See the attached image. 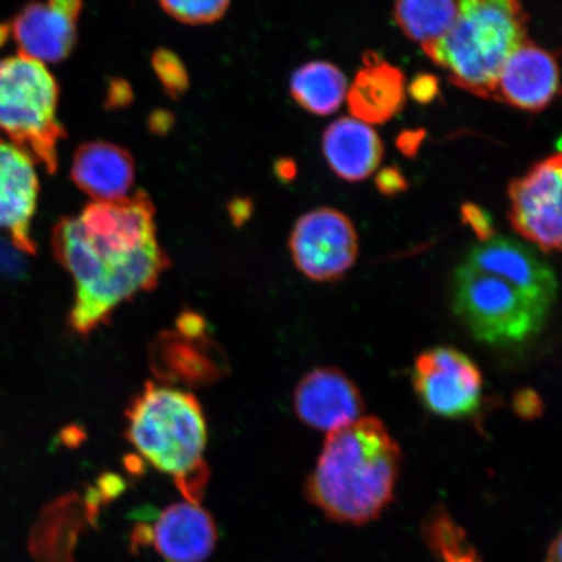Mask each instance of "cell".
Here are the masks:
<instances>
[{
  "instance_id": "7402d4cb",
  "label": "cell",
  "mask_w": 562,
  "mask_h": 562,
  "mask_svg": "<svg viewBox=\"0 0 562 562\" xmlns=\"http://www.w3.org/2000/svg\"><path fill=\"white\" fill-rule=\"evenodd\" d=\"M426 542L442 562H482L465 531L446 510L434 512L425 524Z\"/></svg>"
},
{
  "instance_id": "ac0fdd59",
  "label": "cell",
  "mask_w": 562,
  "mask_h": 562,
  "mask_svg": "<svg viewBox=\"0 0 562 562\" xmlns=\"http://www.w3.org/2000/svg\"><path fill=\"white\" fill-rule=\"evenodd\" d=\"M348 105L357 121L383 124L404 109L405 76L374 53L363 56V68L348 91Z\"/></svg>"
},
{
  "instance_id": "52a82bcc",
  "label": "cell",
  "mask_w": 562,
  "mask_h": 562,
  "mask_svg": "<svg viewBox=\"0 0 562 562\" xmlns=\"http://www.w3.org/2000/svg\"><path fill=\"white\" fill-rule=\"evenodd\" d=\"M150 361L160 381L170 384L207 385L227 372L206 321L194 312L180 314L175 327L157 337Z\"/></svg>"
},
{
  "instance_id": "4316f807",
  "label": "cell",
  "mask_w": 562,
  "mask_h": 562,
  "mask_svg": "<svg viewBox=\"0 0 562 562\" xmlns=\"http://www.w3.org/2000/svg\"><path fill=\"white\" fill-rule=\"evenodd\" d=\"M513 406L519 417L526 419H533L542 416L543 402L536 392L531 390H524L518 392L515 400H513Z\"/></svg>"
},
{
  "instance_id": "9c48e42d",
  "label": "cell",
  "mask_w": 562,
  "mask_h": 562,
  "mask_svg": "<svg viewBox=\"0 0 562 562\" xmlns=\"http://www.w3.org/2000/svg\"><path fill=\"white\" fill-rule=\"evenodd\" d=\"M294 265L314 281L341 279L356 263L358 236L353 223L335 209L301 216L290 240Z\"/></svg>"
},
{
  "instance_id": "44dd1931",
  "label": "cell",
  "mask_w": 562,
  "mask_h": 562,
  "mask_svg": "<svg viewBox=\"0 0 562 562\" xmlns=\"http://www.w3.org/2000/svg\"><path fill=\"white\" fill-rule=\"evenodd\" d=\"M459 11L460 0H396L395 19L407 38L426 46L451 30Z\"/></svg>"
},
{
  "instance_id": "8fae6325",
  "label": "cell",
  "mask_w": 562,
  "mask_h": 562,
  "mask_svg": "<svg viewBox=\"0 0 562 562\" xmlns=\"http://www.w3.org/2000/svg\"><path fill=\"white\" fill-rule=\"evenodd\" d=\"M83 0H34L4 23L19 54L53 65L66 60L77 42Z\"/></svg>"
},
{
  "instance_id": "f1b7e54d",
  "label": "cell",
  "mask_w": 562,
  "mask_h": 562,
  "mask_svg": "<svg viewBox=\"0 0 562 562\" xmlns=\"http://www.w3.org/2000/svg\"><path fill=\"white\" fill-rule=\"evenodd\" d=\"M21 252L12 245L0 240V272L9 277H20L24 271V259Z\"/></svg>"
},
{
  "instance_id": "ba28073f",
  "label": "cell",
  "mask_w": 562,
  "mask_h": 562,
  "mask_svg": "<svg viewBox=\"0 0 562 562\" xmlns=\"http://www.w3.org/2000/svg\"><path fill=\"white\" fill-rule=\"evenodd\" d=\"M413 386L420 403L437 416H472L481 405V370L462 351L437 347L419 355L414 364Z\"/></svg>"
},
{
  "instance_id": "277c9868",
  "label": "cell",
  "mask_w": 562,
  "mask_h": 562,
  "mask_svg": "<svg viewBox=\"0 0 562 562\" xmlns=\"http://www.w3.org/2000/svg\"><path fill=\"white\" fill-rule=\"evenodd\" d=\"M527 19L521 0H460L451 30L422 47L456 87L491 100L505 61L527 40Z\"/></svg>"
},
{
  "instance_id": "5b68a950",
  "label": "cell",
  "mask_w": 562,
  "mask_h": 562,
  "mask_svg": "<svg viewBox=\"0 0 562 562\" xmlns=\"http://www.w3.org/2000/svg\"><path fill=\"white\" fill-rule=\"evenodd\" d=\"M58 104V82L46 65L21 54L0 59V136L48 173L58 167L65 137Z\"/></svg>"
},
{
  "instance_id": "6da1fadb",
  "label": "cell",
  "mask_w": 562,
  "mask_h": 562,
  "mask_svg": "<svg viewBox=\"0 0 562 562\" xmlns=\"http://www.w3.org/2000/svg\"><path fill=\"white\" fill-rule=\"evenodd\" d=\"M56 261L74 280L69 326L93 334L119 306L153 291L170 266L157 236L156 207L139 192L114 202H93L53 229Z\"/></svg>"
},
{
  "instance_id": "3957f363",
  "label": "cell",
  "mask_w": 562,
  "mask_h": 562,
  "mask_svg": "<svg viewBox=\"0 0 562 562\" xmlns=\"http://www.w3.org/2000/svg\"><path fill=\"white\" fill-rule=\"evenodd\" d=\"M125 438L149 465L172 477L187 502L200 504L210 476L207 422L193 393L147 383L126 407Z\"/></svg>"
},
{
  "instance_id": "7a4b0ae2",
  "label": "cell",
  "mask_w": 562,
  "mask_h": 562,
  "mask_svg": "<svg viewBox=\"0 0 562 562\" xmlns=\"http://www.w3.org/2000/svg\"><path fill=\"white\" fill-rule=\"evenodd\" d=\"M402 451L381 419L360 418L328 432L306 495L336 522L364 525L389 507Z\"/></svg>"
},
{
  "instance_id": "9a60e30c",
  "label": "cell",
  "mask_w": 562,
  "mask_h": 562,
  "mask_svg": "<svg viewBox=\"0 0 562 562\" xmlns=\"http://www.w3.org/2000/svg\"><path fill=\"white\" fill-rule=\"evenodd\" d=\"M463 262L508 281L550 311L557 300L558 280L551 267L521 243L492 237L475 245Z\"/></svg>"
},
{
  "instance_id": "ffe728a7",
  "label": "cell",
  "mask_w": 562,
  "mask_h": 562,
  "mask_svg": "<svg viewBox=\"0 0 562 562\" xmlns=\"http://www.w3.org/2000/svg\"><path fill=\"white\" fill-rule=\"evenodd\" d=\"M291 93L294 101L312 114L331 115L347 97V79L329 63L311 61L293 74Z\"/></svg>"
},
{
  "instance_id": "1f68e13d",
  "label": "cell",
  "mask_w": 562,
  "mask_h": 562,
  "mask_svg": "<svg viewBox=\"0 0 562 562\" xmlns=\"http://www.w3.org/2000/svg\"><path fill=\"white\" fill-rule=\"evenodd\" d=\"M280 176L283 179H292L294 176V171H296V167L292 164L291 160L281 161Z\"/></svg>"
},
{
  "instance_id": "30bf717a",
  "label": "cell",
  "mask_w": 562,
  "mask_h": 562,
  "mask_svg": "<svg viewBox=\"0 0 562 562\" xmlns=\"http://www.w3.org/2000/svg\"><path fill=\"white\" fill-rule=\"evenodd\" d=\"M509 222L543 252L561 249V156L548 157L510 181Z\"/></svg>"
},
{
  "instance_id": "cb8c5ba5",
  "label": "cell",
  "mask_w": 562,
  "mask_h": 562,
  "mask_svg": "<svg viewBox=\"0 0 562 562\" xmlns=\"http://www.w3.org/2000/svg\"><path fill=\"white\" fill-rule=\"evenodd\" d=\"M153 67L167 93L178 97L188 88V70L179 56L168 50H159L153 56Z\"/></svg>"
},
{
  "instance_id": "e0dca14e",
  "label": "cell",
  "mask_w": 562,
  "mask_h": 562,
  "mask_svg": "<svg viewBox=\"0 0 562 562\" xmlns=\"http://www.w3.org/2000/svg\"><path fill=\"white\" fill-rule=\"evenodd\" d=\"M70 172L75 184L94 202H114L130 196L136 167L123 147L95 140L79 147Z\"/></svg>"
},
{
  "instance_id": "f546056e",
  "label": "cell",
  "mask_w": 562,
  "mask_h": 562,
  "mask_svg": "<svg viewBox=\"0 0 562 562\" xmlns=\"http://www.w3.org/2000/svg\"><path fill=\"white\" fill-rule=\"evenodd\" d=\"M424 139V133L419 132H406L398 138V147L406 156H414L420 145V140Z\"/></svg>"
},
{
  "instance_id": "603a6c76",
  "label": "cell",
  "mask_w": 562,
  "mask_h": 562,
  "mask_svg": "<svg viewBox=\"0 0 562 562\" xmlns=\"http://www.w3.org/2000/svg\"><path fill=\"white\" fill-rule=\"evenodd\" d=\"M168 15L191 25L211 24L223 18L231 0H158Z\"/></svg>"
},
{
  "instance_id": "2e32d148",
  "label": "cell",
  "mask_w": 562,
  "mask_h": 562,
  "mask_svg": "<svg viewBox=\"0 0 562 562\" xmlns=\"http://www.w3.org/2000/svg\"><path fill=\"white\" fill-rule=\"evenodd\" d=\"M293 404L305 425L328 432L353 424L364 409L360 390L335 368L308 372L294 391Z\"/></svg>"
},
{
  "instance_id": "d4e9b609",
  "label": "cell",
  "mask_w": 562,
  "mask_h": 562,
  "mask_svg": "<svg viewBox=\"0 0 562 562\" xmlns=\"http://www.w3.org/2000/svg\"><path fill=\"white\" fill-rule=\"evenodd\" d=\"M462 222L473 229L474 234L482 243L491 240L494 237V223L487 211H484L474 203H465L461 207Z\"/></svg>"
},
{
  "instance_id": "4fadbf2b",
  "label": "cell",
  "mask_w": 562,
  "mask_h": 562,
  "mask_svg": "<svg viewBox=\"0 0 562 562\" xmlns=\"http://www.w3.org/2000/svg\"><path fill=\"white\" fill-rule=\"evenodd\" d=\"M38 194L35 161L18 146L0 138V231L24 255L37 250L32 223Z\"/></svg>"
},
{
  "instance_id": "7c38bea8",
  "label": "cell",
  "mask_w": 562,
  "mask_h": 562,
  "mask_svg": "<svg viewBox=\"0 0 562 562\" xmlns=\"http://www.w3.org/2000/svg\"><path fill=\"white\" fill-rule=\"evenodd\" d=\"M217 542V527L200 504L168 505L151 527L136 530L135 543H149L166 562H205Z\"/></svg>"
},
{
  "instance_id": "d6986e66",
  "label": "cell",
  "mask_w": 562,
  "mask_h": 562,
  "mask_svg": "<svg viewBox=\"0 0 562 562\" xmlns=\"http://www.w3.org/2000/svg\"><path fill=\"white\" fill-rule=\"evenodd\" d=\"M323 153L339 178L361 181L374 173L384 150L381 137L369 124L341 117L323 135Z\"/></svg>"
},
{
  "instance_id": "484cf974",
  "label": "cell",
  "mask_w": 562,
  "mask_h": 562,
  "mask_svg": "<svg viewBox=\"0 0 562 562\" xmlns=\"http://www.w3.org/2000/svg\"><path fill=\"white\" fill-rule=\"evenodd\" d=\"M409 93L420 104H427L439 94V81L437 77L428 74H420L414 77L409 86Z\"/></svg>"
},
{
  "instance_id": "5bb4252c",
  "label": "cell",
  "mask_w": 562,
  "mask_h": 562,
  "mask_svg": "<svg viewBox=\"0 0 562 562\" xmlns=\"http://www.w3.org/2000/svg\"><path fill=\"white\" fill-rule=\"evenodd\" d=\"M559 93L558 58L527 38L505 61L491 100L519 110L539 112Z\"/></svg>"
},
{
  "instance_id": "8992f818",
  "label": "cell",
  "mask_w": 562,
  "mask_h": 562,
  "mask_svg": "<svg viewBox=\"0 0 562 562\" xmlns=\"http://www.w3.org/2000/svg\"><path fill=\"white\" fill-rule=\"evenodd\" d=\"M452 307L477 341L498 347L531 339L550 313L508 281L465 262L453 273Z\"/></svg>"
},
{
  "instance_id": "4dcf8cb0",
  "label": "cell",
  "mask_w": 562,
  "mask_h": 562,
  "mask_svg": "<svg viewBox=\"0 0 562 562\" xmlns=\"http://www.w3.org/2000/svg\"><path fill=\"white\" fill-rule=\"evenodd\" d=\"M561 537L558 536L548 548L546 562H561Z\"/></svg>"
},
{
  "instance_id": "83f0119b",
  "label": "cell",
  "mask_w": 562,
  "mask_h": 562,
  "mask_svg": "<svg viewBox=\"0 0 562 562\" xmlns=\"http://www.w3.org/2000/svg\"><path fill=\"white\" fill-rule=\"evenodd\" d=\"M375 184L384 195H395L406 191L407 182L397 167H386L378 173Z\"/></svg>"
}]
</instances>
